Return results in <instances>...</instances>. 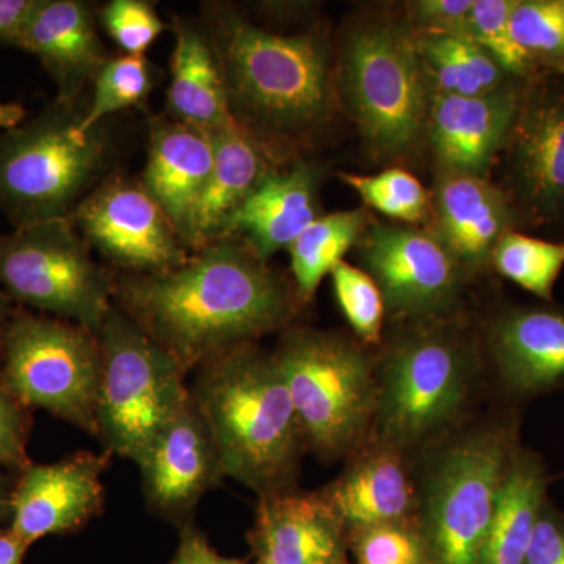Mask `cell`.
<instances>
[{"mask_svg":"<svg viewBox=\"0 0 564 564\" xmlns=\"http://www.w3.org/2000/svg\"><path fill=\"white\" fill-rule=\"evenodd\" d=\"M113 303L191 373L285 328L300 300L243 240L225 237L174 269L117 274Z\"/></svg>","mask_w":564,"mask_h":564,"instance_id":"1","label":"cell"},{"mask_svg":"<svg viewBox=\"0 0 564 564\" xmlns=\"http://www.w3.org/2000/svg\"><path fill=\"white\" fill-rule=\"evenodd\" d=\"M204 14L240 128L272 150L273 141L303 139L328 120L334 88L321 35L263 31L223 3H206Z\"/></svg>","mask_w":564,"mask_h":564,"instance_id":"2","label":"cell"},{"mask_svg":"<svg viewBox=\"0 0 564 564\" xmlns=\"http://www.w3.org/2000/svg\"><path fill=\"white\" fill-rule=\"evenodd\" d=\"M191 393L225 477L259 497L296 488L307 448L273 352L256 344L223 351L195 370Z\"/></svg>","mask_w":564,"mask_h":564,"instance_id":"3","label":"cell"},{"mask_svg":"<svg viewBox=\"0 0 564 564\" xmlns=\"http://www.w3.org/2000/svg\"><path fill=\"white\" fill-rule=\"evenodd\" d=\"M478 369L477 348L452 323L419 322L377 362L370 440L404 455L436 440L462 415Z\"/></svg>","mask_w":564,"mask_h":564,"instance_id":"4","label":"cell"},{"mask_svg":"<svg viewBox=\"0 0 564 564\" xmlns=\"http://www.w3.org/2000/svg\"><path fill=\"white\" fill-rule=\"evenodd\" d=\"M84 109L55 99L39 117L0 133V212L14 228L69 218L109 162L102 124L82 128Z\"/></svg>","mask_w":564,"mask_h":564,"instance_id":"5","label":"cell"},{"mask_svg":"<svg viewBox=\"0 0 564 564\" xmlns=\"http://www.w3.org/2000/svg\"><path fill=\"white\" fill-rule=\"evenodd\" d=\"M307 451L323 459L358 452L377 413V362L351 340L311 328H292L273 352Z\"/></svg>","mask_w":564,"mask_h":564,"instance_id":"6","label":"cell"},{"mask_svg":"<svg viewBox=\"0 0 564 564\" xmlns=\"http://www.w3.org/2000/svg\"><path fill=\"white\" fill-rule=\"evenodd\" d=\"M96 334L101 350L96 436L111 456L137 463L191 402L187 373L115 303Z\"/></svg>","mask_w":564,"mask_h":564,"instance_id":"7","label":"cell"},{"mask_svg":"<svg viewBox=\"0 0 564 564\" xmlns=\"http://www.w3.org/2000/svg\"><path fill=\"white\" fill-rule=\"evenodd\" d=\"M340 87L370 150L400 158L426 132L432 90L408 25L370 22L344 44Z\"/></svg>","mask_w":564,"mask_h":564,"instance_id":"8","label":"cell"},{"mask_svg":"<svg viewBox=\"0 0 564 564\" xmlns=\"http://www.w3.org/2000/svg\"><path fill=\"white\" fill-rule=\"evenodd\" d=\"M516 451L513 434L485 426L444 445L419 486V525L434 564H477Z\"/></svg>","mask_w":564,"mask_h":564,"instance_id":"9","label":"cell"},{"mask_svg":"<svg viewBox=\"0 0 564 564\" xmlns=\"http://www.w3.org/2000/svg\"><path fill=\"white\" fill-rule=\"evenodd\" d=\"M113 280L70 218L0 234V285L14 302L98 333L113 306Z\"/></svg>","mask_w":564,"mask_h":564,"instance_id":"10","label":"cell"},{"mask_svg":"<svg viewBox=\"0 0 564 564\" xmlns=\"http://www.w3.org/2000/svg\"><path fill=\"white\" fill-rule=\"evenodd\" d=\"M0 351V378L24 406L41 408L93 436L98 434V334L62 318L18 313L3 332Z\"/></svg>","mask_w":564,"mask_h":564,"instance_id":"11","label":"cell"},{"mask_svg":"<svg viewBox=\"0 0 564 564\" xmlns=\"http://www.w3.org/2000/svg\"><path fill=\"white\" fill-rule=\"evenodd\" d=\"M356 247L393 318L443 321L459 302L466 269L432 229L370 223Z\"/></svg>","mask_w":564,"mask_h":564,"instance_id":"12","label":"cell"},{"mask_svg":"<svg viewBox=\"0 0 564 564\" xmlns=\"http://www.w3.org/2000/svg\"><path fill=\"white\" fill-rule=\"evenodd\" d=\"M69 218L88 247L121 273L163 272L191 256L172 220L140 181L107 177Z\"/></svg>","mask_w":564,"mask_h":564,"instance_id":"13","label":"cell"},{"mask_svg":"<svg viewBox=\"0 0 564 564\" xmlns=\"http://www.w3.org/2000/svg\"><path fill=\"white\" fill-rule=\"evenodd\" d=\"M111 455L79 452L54 464H28L10 496V532L24 545L76 532L104 508L102 475Z\"/></svg>","mask_w":564,"mask_h":564,"instance_id":"14","label":"cell"},{"mask_svg":"<svg viewBox=\"0 0 564 564\" xmlns=\"http://www.w3.org/2000/svg\"><path fill=\"white\" fill-rule=\"evenodd\" d=\"M135 464L148 507L181 525L188 522L199 500L226 478L209 429L192 399Z\"/></svg>","mask_w":564,"mask_h":564,"instance_id":"15","label":"cell"},{"mask_svg":"<svg viewBox=\"0 0 564 564\" xmlns=\"http://www.w3.org/2000/svg\"><path fill=\"white\" fill-rule=\"evenodd\" d=\"M256 564H348V532L322 491L259 497L250 536Z\"/></svg>","mask_w":564,"mask_h":564,"instance_id":"16","label":"cell"},{"mask_svg":"<svg viewBox=\"0 0 564 564\" xmlns=\"http://www.w3.org/2000/svg\"><path fill=\"white\" fill-rule=\"evenodd\" d=\"M519 110V93L511 85L474 98L432 95L425 137L437 170L486 177Z\"/></svg>","mask_w":564,"mask_h":564,"instance_id":"17","label":"cell"},{"mask_svg":"<svg viewBox=\"0 0 564 564\" xmlns=\"http://www.w3.org/2000/svg\"><path fill=\"white\" fill-rule=\"evenodd\" d=\"M14 47L39 58L57 101L79 106L84 88L107 61L95 9L82 0H36Z\"/></svg>","mask_w":564,"mask_h":564,"instance_id":"18","label":"cell"},{"mask_svg":"<svg viewBox=\"0 0 564 564\" xmlns=\"http://www.w3.org/2000/svg\"><path fill=\"white\" fill-rule=\"evenodd\" d=\"M321 491L348 534L419 519V486L411 478L406 455L378 441H367L343 475Z\"/></svg>","mask_w":564,"mask_h":564,"instance_id":"19","label":"cell"},{"mask_svg":"<svg viewBox=\"0 0 564 564\" xmlns=\"http://www.w3.org/2000/svg\"><path fill=\"white\" fill-rule=\"evenodd\" d=\"M430 193V229L467 273L488 265L513 220L503 192L486 177L437 170Z\"/></svg>","mask_w":564,"mask_h":564,"instance_id":"20","label":"cell"},{"mask_svg":"<svg viewBox=\"0 0 564 564\" xmlns=\"http://www.w3.org/2000/svg\"><path fill=\"white\" fill-rule=\"evenodd\" d=\"M212 140L214 165L184 234L191 252L228 237L234 215L278 165L273 150L239 124L212 133Z\"/></svg>","mask_w":564,"mask_h":564,"instance_id":"21","label":"cell"},{"mask_svg":"<svg viewBox=\"0 0 564 564\" xmlns=\"http://www.w3.org/2000/svg\"><path fill=\"white\" fill-rule=\"evenodd\" d=\"M318 174L313 163L276 165L263 176L229 225L228 237L243 240L262 261L295 242L318 215Z\"/></svg>","mask_w":564,"mask_h":564,"instance_id":"22","label":"cell"},{"mask_svg":"<svg viewBox=\"0 0 564 564\" xmlns=\"http://www.w3.org/2000/svg\"><path fill=\"white\" fill-rule=\"evenodd\" d=\"M488 350L508 391L529 395L563 388L564 313L508 311L492 322Z\"/></svg>","mask_w":564,"mask_h":564,"instance_id":"23","label":"cell"},{"mask_svg":"<svg viewBox=\"0 0 564 564\" xmlns=\"http://www.w3.org/2000/svg\"><path fill=\"white\" fill-rule=\"evenodd\" d=\"M214 165V140L170 117L152 118L141 185L184 240L188 218Z\"/></svg>","mask_w":564,"mask_h":564,"instance_id":"24","label":"cell"},{"mask_svg":"<svg viewBox=\"0 0 564 564\" xmlns=\"http://www.w3.org/2000/svg\"><path fill=\"white\" fill-rule=\"evenodd\" d=\"M172 80L166 91V113L173 120L207 133L232 128L220 62L206 32L188 21L173 22Z\"/></svg>","mask_w":564,"mask_h":564,"instance_id":"25","label":"cell"},{"mask_svg":"<svg viewBox=\"0 0 564 564\" xmlns=\"http://www.w3.org/2000/svg\"><path fill=\"white\" fill-rule=\"evenodd\" d=\"M513 170L527 202L554 212L564 204V99L519 110L510 133Z\"/></svg>","mask_w":564,"mask_h":564,"instance_id":"26","label":"cell"},{"mask_svg":"<svg viewBox=\"0 0 564 564\" xmlns=\"http://www.w3.org/2000/svg\"><path fill=\"white\" fill-rule=\"evenodd\" d=\"M545 486L543 463L530 452L516 448L477 564L524 562L538 519L545 507Z\"/></svg>","mask_w":564,"mask_h":564,"instance_id":"27","label":"cell"},{"mask_svg":"<svg viewBox=\"0 0 564 564\" xmlns=\"http://www.w3.org/2000/svg\"><path fill=\"white\" fill-rule=\"evenodd\" d=\"M415 47L432 95H489L508 85V74L475 41L462 35H415Z\"/></svg>","mask_w":564,"mask_h":564,"instance_id":"28","label":"cell"},{"mask_svg":"<svg viewBox=\"0 0 564 564\" xmlns=\"http://www.w3.org/2000/svg\"><path fill=\"white\" fill-rule=\"evenodd\" d=\"M364 209L334 212L311 223L289 247L293 289L300 302L310 303L326 274L358 245L369 228Z\"/></svg>","mask_w":564,"mask_h":564,"instance_id":"29","label":"cell"},{"mask_svg":"<svg viewBox=\"0 0 564 564\" xmlns=\"http://www.w3.org/2000/svg\"><path fill=\"white\" fill-rule=\"evenodd\" d=\"M155 73L144 55L107 58L91 82V101L84 110L82 128H98L110 115L143 106L158 84Z\"/></svg>","mask_w":564,"mask_h":564,"instance_id":"30","label":"cell"},{"mask_svg":"<svg viewBox=\"0 0 564 564\" xmlns=\"http://www.w3.org/2000/svg\"><path fill=\"white\" fill-rule=\"evenodd\" d=\"M491 263L497 272L519 288L551 300L564 267V243L545 242L510 231L494 248Z\"/></svg>","mask_w":564,"mask_h":564,"instance_id":"31","label":"cell"},{"mask_svg":"<svg viewBox=\"0 0 564 564\" xmlns=\"http://www.w3.org/2000/svg\"><path fill=\"white\" fill-rule=\"evenodd\" d=\"M340 180L361 196L366 206L392 220L415 226L430 218L432 193L402 169H389L370 176L343 173Z\"/></svg>","mask_w":564,"mask_h":564,"instance_id":"32","label":"cell"},{"mask_svg":"<svg viewBox=\"0 0 564 564\" xmlns=\"http://www.w3.org/2000/svg\"><path fill=\"white\" fill-rule=\"evenodd\" d=\"M332 278L334 295L358 339L367 345L380 344L386 307L377 282L345 261L336 265Z\"/></svg>","mask_w":564,"mask_h":564,"instance_id":"33","label":"cell"},{"mask_svg":"<svg viewBox=\"0 0 564 564\" xmlns=\"http://www.w3.org/2000/svg\"><path fill=\"white\" fill-rule=\"evenodd\" d=\"M348 547L356 564H434L419 519L356 530Z\"/></svg>","mask_w":564,"mask_h":564,"instance_id":"34","label":"cell"},{"mask_svg":"<svg viewBox=\"0 0 564 564\" xmlns=\"http://www.w3.org/2000/svg\"><path fill=\"white\" fill-rule=\"evenodd\" d=\"M516 0H474L467 39L484 47L508 76H522L532 65L514 39L511 11Z\"/></svg>","mask_w":564,"mask_h":564,"instance_id":"35","label":"cell"},{"mask_svg":"<svg viewBox=\"0 0 564 564\" xmlns=\"http://www.w3.org/2000/svg\"><path fill=\"white\" fill-rule=\"evenodd\" d=\"M511 28L521 50L536 61L564 62V0H516Z\"/></svg>","mask_w":564,"mask_h":564,"instance_id":"36","label":"cell"},{"mask_svg":"<svg viewBox=\"0 0 564 564\" xmlns=\"http://www.w3.org/2000/svg\"><path fill=\"white\" fill-rule=\"evenodd\" d=\"M102 28L124 55H144L166 31L154 6L144 0H111L101 10Z\"/></svg>","mask_w":564,"mask_h":564,"instance_id":"37","label":"cell"},{"mask_svg":"<svg viewBox=\"0 0 564 564\" xmlns=\"http://www.w3.org/2000/svg\"><path fill=\"white\" fill-rule=\"evenodd\" d=\"M474 0H415L406 3L411 32L415 35L467 36Z\"/></svg>","mask_w":564,"mask_h":564,"instance_id":"38","label":"cell"},{"mask_svg":"<svg viewBox=\"0 0 564 564\" xmlns=\"http://www.w3.org/2000/svg\"><path fill=\"white\" fill-rule=\"evenodd\" d=\"M28 415L24 404L10 392L0 378V466H28Z\"/></svg>","mask_w":564,"mask_h":564,"instance_id":"39","label":"cell"},{"mask_svg":"<svg viewBox=\"0 0 564 564\" xmlns=\"http://www.w3.org/2000/svg\"><path fill=\"white\" fill-rule=\"evenodd\" d=\"M522 564H564V519L543 508Z\"/></svg>","mask_w":564,"mask_h":564,"instance_id":"40","label":"cell"},{"mask_svg":"<svg viewBox=\"0 0 564 564\" xmlns=\"http://www.w3.org/2000/svg\"><path fill=\"white\" fill-rule=\"evenodd\" d=\"M169 564H247L223 556L212 547L207 538L191 521L181 525L180 544Z\"/></svg>","mask_w":564,"mask_h":564,"instance_id":"41","label":"cell"},{"mask_svg":"<svg viewBox=\"0 0 564 564\" xmlns=\"http://www.w3.org/2000/svg\"><path fill=\"white\" fill-rule=\"evenodd\" d=\"M36 0H0V44L14 47Z\"/></svg>","mask_w":564,"mask_h":564,"instance_id":"42","label":"cell"},{"mask_svg":"<svg viewBox=\"0 0 564 564\" xmlns=\"http://www.w3.org/2000/svg\"><path fill=\"white\" fill-rule=\"evenodd\" d=\"M28 545L21 543L10 530L0 532V564H24Z\"/></svg>","mask_w":564,"mask_h":564,"instance_id":"43","label":"cell"},{"mask_svg":"<svg viewBox=\"0 0 564 564\" xmlns=\"http://www.w3.org/2000/svg\"><path fill=\"white\" fill-rule=\"evenodd\" d=\"M25 118V110L20 104L0 102V131L17 128Z\"/></svg>","mask_w":564,"mask_h":564,"instance_id":"44","label":"cell"},{"mask_svg":"<svg viewBox=\"0 0 564 564\" xmlns=\"http://www.w3.org/2000/svg\"><path fill=\"white\" fill-rule=\"evenodd\" d=\"M11 302H13V300H11L6 292L0 291V347H2L3 332H6L11 315H13V310H11Z\"/></svg>","mask_w":564,"mask_h":564,"instance_id":"45","label":"cell"},{"mask_svg":"<svg viewBox=\"0 0 564 564\" xmlns=\"http://www.w3.org/2000/svg\"><path fill=\"white\" fill-rule=\"evenodd\" d=\"M10 513V497H7L6 491H3L2 486H0V519L3 518V516H7Z\"/></svg>","mask_w":564,"mask_h":564,"instance_id":"46","label":"cell"},{"mask_svg":"<svg viewBox=\"0 0 564 564\" xmlns=\"http://www.w3.org/2000/svg\"><path fill=\"white\" fill-rule=\"evenodd\" d=\"M562 66H563V68H564V62L562 63Z\"/></svg>","mask_w":564,"mask_h":564,"instance_id":"47","label":"cell"},{"mask_svg":"<svg viewBox=\"0 0 564 564\" xmlns=\"http://www.w3.org/2000/svg\"><path fill=\"white\" fill-rule=\"evenodd\" d=\"M256 564V563H254Z\"/></svg>","mask_w":564,"mask_h":564,"instance_id":"48","label":"cell"}]
</instances>
